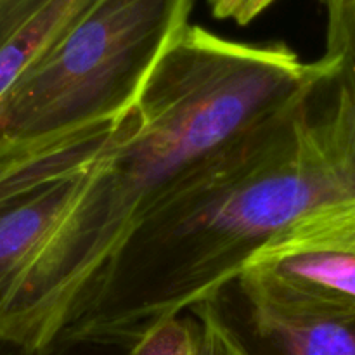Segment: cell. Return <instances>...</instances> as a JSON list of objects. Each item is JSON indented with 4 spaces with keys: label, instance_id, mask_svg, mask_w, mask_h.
Wrapping results in <instances>:
<instances>
[{
    "label": "cell",
    "instance_id": "6da1fadb",
    "mask_svg": "<svg viewBox=\"0 0 355 355\" xmlns=\"http://www.w3.org/2000/svg\"><path fill=\"white\" fill-rule=\"evenodd\" d=\"M283 42L187 24L158 55L110 141L73 175L61 220L0 309V345L85 347L125 252L177 180L272 114L340 78Z\"/></svg>",
    "mask_w": 355,
    "mask_h": 355
},
{
    "label": "cell",
    "instance_id": "7a4b0ae2",
    "mask_svg": "<svg viewBox=\"0 0 355 355\" xmlns=\"http://www.w3.org/2000/svg\"><path fill=\"white\" fill-rule=\"evenodd\" d=\"M260 121L187 170L125 252L83 345L128 350L149 328L218 300L260 248L355 191V92L340 82Z\"/></svg>",
    "mask_w": 355,
    "mask_h": 355
},
{
    "label": "cell",
    "instance_id": "3957f363",
    "mask_svg": "<svg viewBox=\"0 0 355 355\" xmlns=\"http://www.w3.org/2000/svg\"><path fill=\"white\" fill-rule=\"evenodd\" d=\"M194 0H87L0 113V139L51 134L121 110L189 24Z\"/></svg>",
    "mask_w": 355,
    "mask_h": 355
},
{
    "label": "cell",
    "instance_id": "277c9868",
    "mask_svg": "<svg viewBox=\"0 0 355 355\" xmlns=\"http://www.w3.org/2000/svg\"><path fill=\"white\" fill-rule=\"evenodd\" d=\"M248 311L291 321H343L355 318V257L305 252L252 260L236 281Z\"/></svg>",
    "mask_w": 355,
    "mask_h": 355
},
{
    "label": "cell",
    "instance_id": "5b68a950",
    "mask_svg": "<svg viewBox=\"0 0 355 355\" xmlns=\"http://www.w3.org/2000/svg\"><path fill=\"white\" fill-rule=\"evenodd\" d=\"M87 0H0V113Z\"/></svg>",
    "mask_w": 355,
    "mask_h": 355
},
{
    "label": "cell",
    "instance_id": "8992f818",
    "mask_svg": "<svg viewBox=\"0 0 355 355\" xmlns=\"http://www.w3.org/2000/svg\"><path fill=\"white\" fill-rule=\"evenodd\" d=\"M246 355H355V318L343 321H291L246 311L236 322Z\"/></svg>",
    "mask_w": 355,
    "mask_h": 355
},
{
    "label": "cell",
    "instance_id": "52a82bcc",
    "mask_svg": "<svg viewBox=\"0 0 355 355\" xmlns=\"http://www.w3.org/2000/svg\"><path fill=\"white\" fill-rule=\"evenodd\" d=\"M127 355H246L234 319L218 300L203 302L186 314L149 328Z\"/></svg>",
    "mask_w": 355,
    "mask_h": 355
},
{
    "label": "cell",
    "instance_id": "ba28073f",
    "mask_svg": "<svg viewBox=\"0 0 355 355\" xmlns=\"http://www.w3.org/2000/svg\"><path fill=\"white\" fill-rule=\"evenodd\" d=\"M305 252H336L355 257V191L302 215L260 248L250 262Z\"/></svg>",
    "mask_w": 355,
    "mask_h": 355
},
{
    "label": "cell",
    "instance_id": "9c48e42d",
    "mask_svg": "<svg viewBox=\"0 0 355 355\" xmlns=\"http://www.w3.org/2000/svg\"><path fill=\"white\" fill-rule=\"evenodd\" d=\"M326 10L324 58L340 64L338 82L355 92V0H319Z\"/></svg>",
    "mask_w": 355,
    "mask_h": 355
},
{
    "label": "cell",
    "instance_id": "30bf717a",
    "mask_svg": "<svg viewBox=\"0 0 355 355\" xmlns=\"http://www.w3.org/2000/svg\"><path fill=\"white\" fill-rule=\"evenodd\" d=\"M82 347H55V349L45 350V352H26V350L16 349V347L0 345V355H75Z\"/></svg>",
    "mask_w": 355,
    "mask_h": 355
}]
</instances>
